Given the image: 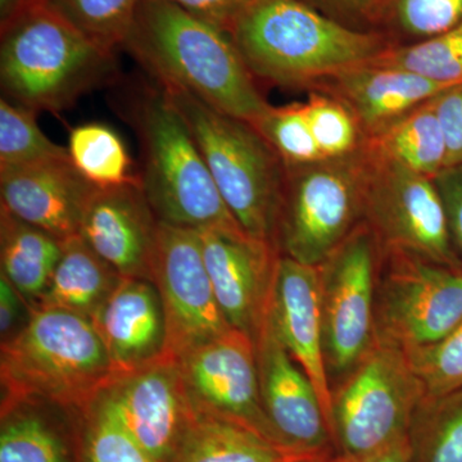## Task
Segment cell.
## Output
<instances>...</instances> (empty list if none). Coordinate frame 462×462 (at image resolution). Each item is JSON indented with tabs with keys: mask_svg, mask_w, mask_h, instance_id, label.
I'll use <instances>...</instances> for the list:
<instances>
[{
	"mask_svg": "<svg viewBox=\"0 0 462 462\" xmlns=\"http://www.w3.org/2000/svg\"><path fill=\"white\" fill-rule=\"evenodd\" d=\"M329 462H412L411 447L409 438L406 437L373 455L364 457H343L336 455Z\"/></svg>",
	"mask_w": 462,
	"mask_h": 462,
	"instance_id": "b9f144b4",
	"label": "cell"
},
{
	"mask_svg": "<svg viewBox=\"0 0 462 462\" xmlns=\"http://www.w3.org/2000/svg\"><path fill=\"white\" fill-rule=\"evenodd\" d=\"M336 455H328V456H322V457L315 458V460L307 461V462H329L331 458L334 457Z\"/></svg>",
	"mask_w": 462,
	"mask_h": 462,
	"instance_id": "ee69618b",
	"label": "cell"
},
{
	"mask_svg": "<svg viewBox=\"0 0 462 462\" xmlns=\"http://www.w3.org/2000/svg\"><path fill=\"white\" fill-rule=\"evenodd\" d=\"M30 307L12 282L0 273V334L2 342L16 336L25 327Z\"/></svg>",
	"mask_w": 462,
	"mask_h": 462,
	"instance_id": "60d3db41",
	"label": "cell"
},
{
	"mask_svg": "<svg viewBox=\"0 0 462 462\" xmlns=\"http://www.w3.org/2000/svg\"><path fill=\"white\" fill-rule=\"evenodd\" d=\"M94 44L124 48L141 0H44Z\"/></svg>",
	"mask_w": 462,
	"mask_h": 462,
	"instance_id": "1f68e13d",
	"label": "cell"
},
{
	"mask_svg": "<svg viewBox=\"0 0 462 462\" xmlns=\"http://www.w3.org/2000/svg\"><path fill=\"white\" fill-rule=\"evenodd\" d=\"M123 281L80 236L63 240V252L47 291L32 307L63 310L89 319ZM30 307V309H32Z\"/></svg>",
	"mask_w": 462,
	"mask_h": 462,
	"instance_id": "603a6c76",
	"label": "cell"
},
{
	"mask_svg": "<svg viewBox=\"0 0 462 462\" xmlns=\"http://www.w3.org/2000/svg\"><path fill=\"white\" fill-rule=\"evenodd\" d=\"M194 17L229 33L234 20L248 0H169Z\"/></svg>",
	"mask_w": 462,
	"mask_h": 462,
	"instance_id": "ab89813d",
	"label": "cell"
},
{
	"mask_svg": "<svg viewBox=\"0 0 462 462\" xmlns=\"http://www.w3.org/2000/svg\"><path fill=\"white\" fill-rule=\"evenodd\" d=\"M29 0H0V23L14 16L18 9L23 8Z\"/></svg>",
	"mask_w": 462,
	"mask_h": 462,
	"instance_id": "7bdbcfd3",
	"label": "cell"
},
{
	"mask_svg": "<svg viewBox=\"0 0 462 462\" xmlns=\"http://www.w3.org/2000/svg\"><path fill=\"white\" fill-rule=\"evenodd\" d=\"M94 189L69 156L0 167V208L62 242L80 233L84 209Z\"/></svg>",
	"mask_w": 462,
	"mask_h": 462,
	"instance_id": "ac0fdd59",
	"label": "cell"
},
{
	"mask_svg": "<svg viewBox=\"0 0 462 462\" xmlns=\"http://www.w3.org/2000/svg\"><path fill=\"white\" fill-rule=\"evenodd\" d=\"M99 396L158 462L175 461L199 416L171 356L117 376Z\"/></svg>",
	"mask_w": 462,
	"mask_h": 462,
	"instance_id": "5bb4252c",
	"label": "cell"
},
{
	"mask_svg": "<svg viewBox=\"0 0 462 462\" xmlns=\"http://www.w3.org/2000/svg\"><path fill=\"white\" fill-rule=\"evenodd\" d=\"M446 88L398 67L369 62L331 76L311 90L328 91L345 102L369 141Z\"/></svg>",
	"mask_w": 462,
	"mask_h": 462,
	"instance_id": "44dd1931",
	"label": "cell"
},
{
	"mask_svg": "<svg viewBox=\"0 0 462 462\" xmlns=\"http://www.w3.org/2000/svg\"><path fill=\"white\" fill-rule=\"evenodd\" d=\"M130 123L141 143L143 190L160 223L245 231L225 205L184 118L162 88L134 100Z\"/></svg>",
	"mask_w": 462,
	"mask_h": 462,
	"instance_id": "5b68a950",
	"label": "cell"
},
{
	"mask_svg": "<svg viewBox=\"0 0 462 462\" xmlns=\"http://www.w3.org/2000/svg\"><path fill=\"white\" fill-rule=\"evenodd\" d=\"M29 2H30V0H29Z\"/></svg>",
	"mask_w": 462,
	"mask_h": 462,
	"instance_id": "f6af8a7d",
	"label": "cell"
},
{
	"mask_svg": "<svg viewBox=\"0 0 462 462\" xmlns=\"http://www.w3.org/2000/svg\"><path fill=\"white\" fill-rule=\"evenodd\" d=\"M406 355L427 396H443L462 388V322L439 342Z\"/></svg>",
	"mask_w": 462,
	"mask_h": 462,
	"instance_id": "d590c367",
	"label": "cell"
},
{
	"mask_svg": "<svg viewBox=\"0 0 462 462\" xmlns=\"http://www.w3.org/2000/svg\"><path fill=\"white\" fill-rule=\"evenodd\" d=\"M337 455L281 445L239 422L199 413L173 462H307Z\"/></svg>",
	"mask_w": 462,
	"mask_h": 462,
	"instance_id": "7402d4cb",
	"label": "cell"
},
{
	"mask_svg": "<svg viewBox=\"0 0 462 462\" xmlns=\"http://www.w3.org/2000/svg\"><path fill=\"white\" fill-rule=\"evenodd\" d=\"M67 149L72 165L93 187L107 189L142 181L126 144L109 125H79L69 133Z\"/></svg>",
	"mask_w": 462,
	"mask_h": 462,
	"instance_id": "4316f807",
	"label": "cell"
},
{
	"mask_svg": "<svg viewBox=\"0 0 462 462\" xmlns=\"http://www.w3.org/2000/svg\"><path fill=\"white\" fill-rule=\"evenodd\" d=\"M462 322V270L382 251L375 340L404 352L434 345Z\"/></svg>",
	"mask_w": 462,
	"mask_h": 462,
	"instance_id": "30bf717a",
	"label": "cell"
},
{
	"mask_svg": "<svg viewBox=\"0 0 462 462\" xmlns=\"http://www.w3.org/2000/svg\"><path fill=\"white\" fill-rule=\"evenodd\" d=\"M252 125L285 167L321 162L320 151L307 121L303 102L279 107L270 105Z\"/></svg>",
	"mask_w": 462,
	"mask_h": 462,
	"instance_id": "e575fe53",
	"label": "cell"
},
{
	"mask_svg": "<svg viewBox=\"0 0 462 462\" xmlns=\"http://www.w3.org/2000/svg\"><path fill=\"white\" fill-rule=\"evenodd\" d=\"M115 378L93 322L74 312L32 307L25 327L2 342V407L42 402L83 413Z\"/></svg>",
	"mask_w": 462,
	"mask_h": 462,
	"instance_id": "277c9868",
	"label": "cell"
},
{
	"mask_svg": "<svg viewBox=\"0 0 462 462\" xmlns=\"http://www.w3.org/2000/svg\"><path fill=\"white\" fill-rule=\"evenodd\" d=\"M425 396L406 352L375 340L331 389L329 428L337 455L364 457L403 439Z\"/></svg>",
	"mask_w": 462,
	"mask_h": 462,
	"instance_id": "52a82bcc",
	"label": "cell"
},
{
	"mask_svg": "<svg viewBox=\"0 0 462 462\" xmlns=\"http://www.w3.org/2000/svg\"><path fill=\"white\" fill-rule=\"evenodd\" d=\"M256 80L311 90L392 47L384 33L352 29L306 0H248L229 30Z\"/></svg>",
	"mask_w": 462,
	"mask_h": 462,
	"instance_id": "7a4b0ae2",
	"label": "cell"
},
{
	"mask_svg": "<svg viewBox=\"0 0 462 462\" xmlns=\"http://www.w3.org/2000/svg\"><path fill=\"white\" fill-rule=\"evenodd\" d=\"M175 360L197 413L239 422L288 446L264 412L256 343L248 334L231 328Z\"/></svg>",
	"mask_w": 462,
	"mask_h": 462,
	"instance_id": "4fadbf2b",
	"label": "cell"
},
{
	"mask_svg": "<svg viewBox=\"0 0 462 462\" xmlns=\"http://www.w3.org/2000/svg\"><path fill=\"white\" fill-rule=\"evenodd\" d=\"M382 247L358 224L318 266L324 354L333 389L375 342V293Z\"/></svg>",
	"mask_w": 462,
	"mask_h": 462,
	"instance_id": "9c48e42d",
	"label": "cell"
},
{
	"mask_svg": "<svg viewBox=\"0 0 462 462\" xmlns=\"http://www.w3.org/2000/svg\"><path fill=\"white\" fill-rule=\"evenodd\" d=\"M160 87L254 123L270 107L229 33L169 0H141L124 44Z\"/></svg>",
	"mask_w": 462,
	"mask_h": 462,
	"instance_id": "6da1fadb",
	"label": "cell"
},
{
	"mask_svg": "<svg viewBox=\"0 0 462 462\" xmlns=\"http://www.w3.org/2000/svg\"><path fill=\"white\" fill-rule=\"evenodd\" d=\"M62 252V240L0 208L2 273L29 307L47 291Z\"/></svg>",
	"mask_w": 462,
	"mask_h": 462,
	"instance_id": "cb8c5ba5",
	"label": "cell"
},
{
	"mask_svg": "<svg viewBox=\"0 0 462 462\" xmlns=\"http://www.w3.org/2000/svg\"><path fill=\"white\" fill-rule=\"evenodd\" d=\"M81 462H158L125 428L102 397L83 412Z\"/></svg>",
	"mask_w": 462,
	"mask_h": 462,
	"instance_id": "d6a6232c",
	"label": "cell"
},
{
	"mask_svg": "<svg viewBox=\"0 0 462 462\" xmlns=\"http://www.w3.org/2000/svg\"><path fill=\"white\" fill-rule=\"evenodd\" d=\"M366 148L375 156L436 178L447 167V149L433 99L370 136Z\"/></svg>",
	"mask_w": 462,
	"mask_h": 462,
	"instance_id": "d4e9b609",
	"label": "cell"
},
{
	"mask_svg": "<svg viewBox=\"0 0 462 462\" xmlns=\"http://www.w3.org/2000/svg\"><path fill=\"white\" fill-rule=\"evenodd\" d=\"M447 149V167L462 165V84L446 88L433 98Z\"/></svg>",
	"mask_w": 462,
	"mask_h": 462,
	"instance_id": "8d00e7d4",
	"label": "cell"
},
{
	"mask_svg": "<svg viewBox=\"0 0 462 462\" xmlns=\"http://www.w3.org/2000/svg\"><path fill=\"white\" fill-rule=\"evenodd\" d=\"M366 151L346 160L285 167L273 245L319 266L364 221Z\"/></svg>",
	"mask_w": 462,
	"mask_h": 462,
	"instance_id": "ba28073f",
	"label": "cell"
},
{
	"mask_svg": "<svg viewBox=\"0 0 462 462\" xmlns=\"http://www.w3.org/2000/svg\"><path fill=\"white\" fill-rule=\"evenodd\" d=\"M254 343L261 401L279 436L288 446L302 451L337 454L324 406L311 379L289 354L267 316Z\"/></svg>",
	"mask_w": 462,
	"mask_h": 462,
	"instance_id": "2e32d148",
	"label": "cell"
},
{
	"mask_svg": "<svg viewBox=\"0 0 462 462\" xmlns=\"http://www.w3.org/2000/svg\"><path fill=\"white\" fill-rule=\"evenodd\" d=\"M373 62L406 69L443 87L462 84V25L427 41L392 45Z\"/></svg>",
	"mask_w": 462,
	"mask_h": 462,
	"instance_id": "f546056e",
	"label": "cell"
},
{
	"mask_svg": "<svg viewBox=\"0 0 462 462\" xmlns=\"http://www.w3.org/2000/svg\"><path fill=\"white\" fill-rule=\"evenodd\" d=\"M462 25V0H389L378 32L392 45L427 41Z\"/></svg>",
	"mask_w": 462,
	"mask_h": 462,
	"instance_id": "4dcf8cb0",
	"label": "cell"
},
{
	"mask_svg": "<svg viewBox=\"0 0 462 462\" xmlns=\"http://www.w3.org/2000/svg\"><path fill=\"white\" fill-rule=\"evenodd\" d=\"M267 319L289 354L311 379L329 425L331 388L325 365L318 266L279 256Z\"/></svg>",
	"mask_w": 462,
	"mask_h": 462,
	"instance_id": "d6986e66",
	"label": "cell"
},
{
	"mask_svg": "<svg viewBox=\"0 0 462 462\" xmlns=\"http://www.w3.org/2000/svg\"><path fill=\"white\" fill-rule=\"evenodd\" d=\"M216 300L233 329L256 339L269 311L278 249L245 231L199 230Z\"/></svg>",
	"mask_w": 462,
	"mask_h": 462,
	"instance_id": "9a60e30c",
	"label": "cell"
},
{
	"mask_svg": "<svg viewBox=\"0 0 462 462\" xmlns=\"http://www.w3.org/2000/svg\"><path fill=\"white\" fill-rule=\"evenodd\" d=\"M152 282L165 312L167 356L179 357L231 329L216 300L199 230L160 223Z\"/></svg>",
	"mask_w": 462,
	"mask_h": 462,
	"instance_id": "7c38bea8",
	"label": "cell"
},
{
	"mask_svg": "<svg viewBox=\"0 0 462 462\" xmlns=\"http://www.w3.org/2000/svg\"><path fill=\"white\" fill-rule=\"evenodd\" d=\"M69 156V149L51 141L36 121V112L0 99V167L25 166Z\"/></svg>",
	"mask_w": 462,
	"mask_h": 462,
	"instance_id": "836d02e7",
	"label": "cell"
},
{
	"mask_svg": "<svg viewBox=\"0 0 462 462\" xmlns=\"http://www.w3.org/2000/svg\"><path fill=\"white\" fill-rule=\"evenodd\" d=\"M117 376L166 355V319L156 285L123 278L90 318Z\"/></svg>",
	"mask_w": 462,
	"mask_h": 462,
	"instance_id": "ffe728a7",
	"label": "cell"
},
{
	"mask_svg": "<svg viewBox=\"0 0 462 462\" xmlns=\"http://www.w3.org/2000/svg\"><path fill=\"white\" fill-rule=\"evenodd\" d=\"M0 30L3 98L36 114H60L117 78L114 51L85 38L44 0L27 2Z\"/></svg>",
	"mask_w": 462,
	"mask_h": 462,
	"instance_id": "3957f363",
	"label": "cell"
},
{
	"mask_svg": "<svg viewBox=\"0 0 462 462\" xmlns=\"http://www.w3.org/2000/svg\"><path fill=\"white\" fill-rule=\"evenodd\" d=\"M434 181L445 206L452 245L462 260V165L443 170Z\"/></svg>",
	"mask_w": 462,
	"mask_h": 462,
	"instance_id": "f35d334b",
	"label": "cell"
},
{
	"mask_svg": "<svg viewBox=\"0 0 462 462\" xmlns=\"http://www.w3.org/2000/svg\"><path fill=\"white\" fill-rule=\"evenodd\" d=\"M407 438L412 462H462V388L425 396L413 412Z\"/></svg>",
	"mask_w": 462,
	"mask_h": 462,
	"instance_id": "83f0119b",
	"label": "cell"
},
{
	"mask_svg": "<svg viewBox=\"0 0 462 462\" xmlns=\"http://www.w3.org/2000/svg\"><path fill=\"white\" fill-rule=\"evenodd\" d=\"M160 221L152 211L142 181L96 188L81 220V236L123 278L152 282Z\"/></svg>",
	"mask_w": 462,
	"mask_h": 462,
	"instance_id": "e0dca14e",
	"label": "cell"
},
{
	"mask_svg": "<svg viewBox=\"0 0 462 462\" xmlns=\"http://www.w3.org/2000/svg\"><path fill=\"white\" fill-rule=\"evenodd\" d=\"M303 108L322 161L346 160L366 151L367 136L360 121L336 96L310 90Z\"/></svg>",
	"mask_w": 462,
	"mask_h": 462,
	"instance_id": "f1b7e54d",
	"label": "cell"
},
{
	"mask_svg": "<svg viewBox=\"0 0 462 462\" xmlns=\"http://www.w3.org/2000/svg\"><path fill=\"white\" fill-rule=\"evenodd\" d=\"M50 403L20 402L2 407L0 462H81Z\"/></svg>",
	"mask_w": 462,
	"mask_h": 462,
	"instance_id": "484cf974",
	"label": "cell"
},
{
	"mask_svg": "<svg viewBox=\"0 0 462 462\" xmlns=\"http://www.w3.org/2000/svg\"><path fill=\"white\" fill-rule=\"evenodd\" d=\"M364 221L382 251L462 270L434 178L375 156L367 148Z\"/></svg>",
	"mask_w": 462,
	"mask_h": 462,
	"instance_id": "8fae6325",
	"label": "cell"
},
{
	"mask_svg": "<svg viewBox=\"0 0 462 462\" xmlns=\"http://www.w3.org/2000/svg\"><path fill=\"white\" fill-rule=\"evenodd\" d=\"M160 87V85H158ZM162 88L184 118L225 205L248 236L273 245L285 166L254 125Z\"/></svg>",
	"mask_w": 462,
	"mask_h": 462,
	"instance_id": "8992f818",
	"label": "cell"
},
{
	"mask_svg": "<svg viewBox=\"0 0 462 462\" xmlns=\"http://www.w3.org/2000/svg\"><path fill=\"white\" fill-rule=\"evenodd\" d=\"M312 7L357 30H376L389 0H306Z\"/></svg>",
	"mask_w": 462,
	"mask_h": 462,
	"instance_id": "74e56055",
	"label": "cell"
}]
</instances>
